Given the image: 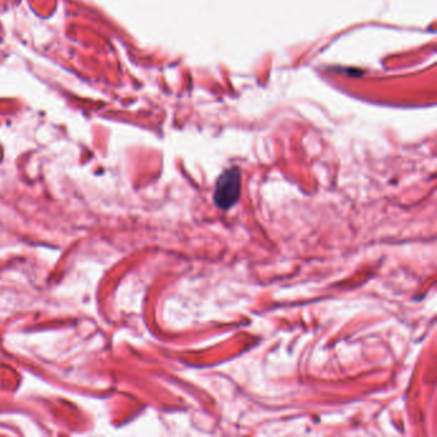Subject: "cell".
<instances>
[{
    "instance_id": "1",
    "label": "cell",
    "mask_w": 437,
    "mask_h": 437,
    "mask_svg": "<svg viewBox=\"0 0 437 437\" xmlns=\"http://www.w3.org/2000/svg\"><path fill=\"white\" fill-rule=\"evenodd\" d=\"M241 174L239 168L231 167L221 174L214 190V203L222 209H230L240 197Z\"/></svg>"
}]
</instances>
